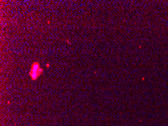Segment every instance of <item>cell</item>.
<instances>
[{"mask_svg": "<svg viewBox=\"0 0 168 126\" xmlns=\"http://www.w3.org/2000/svg\"><path fill=\"white\" fill-rule=\"evenodd\" d=\"M42 72V69L39 67V64L37 63H35L32 66L31 71H30V76H32V79H36L38 76H39L40 73Z\"/></svg>", "mask_w": 168, "mask_h": 126, "instance_id": "obj_1", "label": "cell"}]
</instances>
